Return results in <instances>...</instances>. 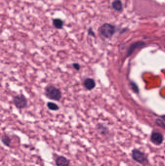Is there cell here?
Here are the masks:
<instances>
[{"label": "cell", "mask_w": 165, "mask_h": 166, "mask_svg": "<svg viewBox=\"0 0 165 166\" xmlns=\"http://www.w3.org/2000/svg\"><path fill=\"white\" fill-rule=\"evenodd\" d=\"M45 93L46 96L49 99L53 101H60L62 97L60 89L52 84H49L45 87Z\"/></svg>", "instance_id": "cell-1"}, {"label": "cell", "mask_w": 165, "mask_h": 166, "mask_svg": "<svg viewBox=\"0 0 165 166\" xmlns=\"http://www.w3.org/2000/svg\"><path fill=\"white\" fill-rule=\"evenodd\" d=\"M115 32V26L110 23H104L100 28V34L105 38H111Z\"/></svg>", "instance_id": "cell-2"}, {"label": "cell", "mask_w": 165, "mask_h": 166, "mask_svg": "<svg viewBox=\"0 0 165 166\" xmlns=\"http://www.w3.org/2000/svg\"><path fill=\"white\" fill-rule=\"evenodd\" d=\"M14 104L18 109H22L26 108L28 104L27 98L24 94H19L13 98Z\"/></svg>", "instance_id": "cell-3"}, {"label": "cell", "mask_w": 165, "mask_h": 166, "mask_svg": "<svg viewBox=\"0 0 165 166\" xmlns=\"http://www.w3.org/2000/svg\"><path fill=\"white\" fill-rule=\"evenodd\" d=\"M132 157L134 160L139 163L146 165L148 163L149 161L145 154L137 149H134L132 152Z\"/></svg>", "instance_id": "cell-4"}, {"label": "cell", "mask_w": 165, "mask_h": 166, "mask_svg": "<svg viewBox=\"0 0 165 166\" xmlns=\"http://www.w3.org/2000/svg\"><path fill=\"white\" fill-rule=\"evenodd\" d=\"M151 139L152 142L155 144L159 145L162 143L163 141V136L159 132H154L152 134L151 137Z\"/></svg>", "instance_id": "cell-5"}, {"label": "cell", "mask_w": 165, "mask_h": 166, "mask_svg": "<svg viewBox=\"0 0 165 166\" xmlns=\"http://www.w3.org/2000/svg\"><path fill=\"white\" fill-rule=\"evenodd\" d=\"M83 85L87 90L90 91L95 87L96 83L93 78H87L83 81Z\"/></svg>", "instance_id": "cell-6"}, {"label": "cell", "mask_w": 165, "mask_h": 166, "mask_svg": "<svg viewBox=\"0 0 165 166\" xmlns=\"http://www.w3.org/2000/svg\"><path fill=\"white\" fill-rule=\"evenodd\" d=\"M55 164L57 166H69L70 161L65 157L59 156L56 159Z\"/></svg>", "instance_id": "cell-7"}, {"label": "cell", "mask_w": 165, "mask_h": 166, "mask_svg": "<svg viewBox=\"0 0 165 166\" xmlns=\"http://www.w3.org/2000/svg\"><path fill=\"white\" fill-rule=\"evenodd\" d=\"M112 7L117 11H121L123 9V5L121 0H114L112 3Z\"/></svg>", "instance_id": "cell-8"}, {"label": "cell", "mask_w": 165, "mask_h": 166, "mask_svg": "<svg viewBox=\"0 0 165 166\" xmlns=\"http://www.w3.org/2000/svg\"><path fill=\"white\" fill-rule=\"evenodd\" d=\"M1 142L6 147H10L11 143V139L7 135L3 136L1 138Z\"/></svg>", "instance_id": "cell-9"}, {"label": "cell", "mask_w": 165, "mask_h": 166, "mask_svg": "<svg viewBox=\"0 0 165 166\" xmlns=\"http://www.w3.org/2000/svg\"><path fill=\"white\" fill-rule=\"evenodd\" d=\"M144 45H145L144 43L142 42H136L135 43L133 44L130 47L129 51H128L129 55H130L135 49L137 48H138V47H141L143 46Z\"/></svg>", "instance_id": "cell-10"}, {"label": "cell", "mask_w": 165, "mask_h": 166, "mask_svg": "<svg viewBox=\"0 0 165 166\" xmlns=\"http://www.w3.org/2000/svg\"><path fill=\"white\" fill-rule=\"evenodd\" d=\"M53 26L56 29H61L63 27L64 22L62 19H55L53 20Z\"/></svg>", "instance_id": "cell-11"}, {"label": "cell", "mask_w": 165, "mask_h": 166, "mask_svg": "<svg viewBox=\"0 0 165 166\" xmlns=\"http://www.w3.org/2000/svg\"><path fill=\"white\" fill-rule=\"evenodd\" d=\"M47 106L50 110L57 111L59 110L60 109L59 106L57 104L53 102H49L47 104Z\"/></svg>", "instance_id": "cell-12"}, {"label": "cell", "mask_w": 165, "mask_h": 166, "mask_svg": "<svg viewBox=\"0 0 165 166\" xmlns=\"http://www.w3.org/2000/svg\"><path fill=\"white\" fill-rule=\"evenodd\" d=\"M72 66L76 71H79L80 69V65L78 63H74L72 64Z\"/></svg>", "instance_id": "cell-13"}, {"label": "cell", "mask_w": 165, "mask_h": 166, "mask_svg": "<svg viewBox=\"0 0 165 166\" xmlns=\"http://www.w3.org/2000/svg\"><path fill=\"white\" fill-rule=\"evenodd\" d=\"M88 35L91 36H92V37H95V33H94V32L93 31V30H92V28H90L88 29Z\"/></svg>", "instance_id": "cell-14"}, {"label": "cell", "mask_w": 165, "mask_h": 166, "mask_svg": "<svg viewBox=\"0 0 165 166\" xmlns=\"http://www.w3.org/2000/svg\"><path fill=\"white\" fill-rule=\"evenodd\" d=\"M162 118L163 119V120H164L165 121V116H162Z\"/></svg>", "instance_id": "cell-15"}, {"label": "cell", "mask_w": 165, "mask_h": 166, "mask_svg": "<svg viewBox=\"0 0 165 166\" xmlns=\"http://www.w3.org/2000/svg\"><path fill=\"white\" fill-rule=\"evenodd\" d=\"M33 166V165H31V166Z\"/></svg>", "instance_id": "cell-16"}]
</instances>
